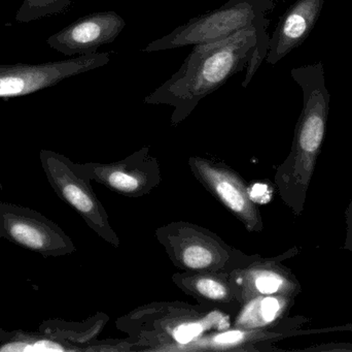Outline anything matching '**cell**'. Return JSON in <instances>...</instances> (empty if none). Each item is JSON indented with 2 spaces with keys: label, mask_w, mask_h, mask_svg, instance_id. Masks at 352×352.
I'll use <instances>...</instances> for the list:
<instances>
[{
  "label": "cell",
  "mask_w": 352,
  "mask_h": 352,
  "mask_svg": "<svg viewBox=\"0 0 352 352\" xmlns=\"http://www.w3.org/2000/svg\"><path fill=\"white\" fill-rule=\"evenodd\" d=\"M270 24V22L263 23ZM250 27L214 43L195 45L179 70L144 99L148 105L175 107L171 121L186 119L198 103L245 70L258 43L256 29Z\"/></svg>",
  "instance_id": "1"
},
{
  "label": "cell",
  "mask_w": 352,
  "mask_h": 352,
  "mask_svg": "<svg viewBox=\"0 0 352 352\" xmlns=\"http://www.w3.org/2000/svg\"><path fill=\"white\" fill-rule=\"evenodd\" d=\"M291 76L303 91V109L280 180L285 196H289L287 203L299 213L326 134L331 95L326 87L322 62L293 68Z\"/></svg>",
  "instance_id": "2"
},
{
  "label": "cell",
  "mask_w": 352,
  "mask_h": 352,
  "mask_svg": "<svg viewBox=\"0 0 352 352\" xmlns=\"http://www.w3.org/2000/svg\"><path fill=\"white\" fill-rule=\"evenodd\" d=\"M275 3L276 0H229L217 10L190 19L173 32L148 43L142 51H167L223 41L244 29L270 22L266 16Z\"/></svg>",
  "instance_id": "3"
},
{
  "label": "cell",
  "mask_w": 352,
  "mask_h": 352,
  "mask_svg": "<svg viewBox=\"0 0 352 352\" xmlns=\"http://www.w3.org/2000/svg\"><path fill=\"white\" fill-rule=\"evenodd\" d=\"M111 53H90L41 64H0V99L25 96L59 84L65 79L107 65Z\"/></svg>",
  "instance_id": "4"
},
{
  "label": "cell",
  "mask_w": 352,
  "mask_h": 352,
  "mask_svg": "<svg viewBox=\"0 0 352 352\" xmlns=\"http://www.w3.org/2000/svg\"><path fill=\"white\" fill-rule=\"evenodd\" d=\"M0 238L43 258L76 251L72 240L53 221L26 207L0 203Z\"/></svg>",
  "instance_id": "5"
},
{
  "label": "cell",
  "mask_w": 352,
  "mask_h": 352,
  "mask_svg": "<svg viewBox=\"0 0 352 352\" xmlns=\"http://www.w3.org/2000/svg\"><path fill=\"white\" fill-rule=\"evenodd\" d=\"M39 159L55 194L72 207L101 237L118 244L107 225L104 210L87 183L86 177L78 171L74 163L51 150H41Z\"/></svg>",
  "instance_id": "6"
},
{
  "label": "cell",
  "mask_w": 352,
  "mask_h": 352,
  "mask_svg": "<svg viewBox=\"0 0 352 352\" xmlns=\"http://www.w3.org/2000/svg\"><path fill=\"white\" fill-rule=\"evenodd\" d=\"M125 27L124 19L113 10L94 12L51 35L47 43L65 56L96 53L101 45L115 41Z\"/></svg>",
  "instance_id": "7"
},
{
  "label": "cell",
  "mask_w": 352,
  "mask_h": 352,
  "mask_svg": "<svg viewBox=\"0 0 352 352\" xmlns=\"http://www.w3.org/2000/svg\"><path fill=\"white\" fill-rule=\"evenodd\" d=\"M326 0H296L279 19L270 37L267 63H278L309 37L320 19Z\"/></svg>",
  "instance_id": "8"
},
{
  "label": "cell",
  "mask_w": 352,
  "mask_h": 352,
  "mask_svg": "<svg viewBox=\"0 0 352 352\" xmlns=\"http://www.w3.org/2000/svg\"><path fill=\"white\" fill-rule=\"evenodd\" d=\"M198 169L210 189L232 212L243 219L248 227H258L260 218L252 205L248 191L233 173L203 163H198Z\"/></svg>",
  "instance_id": "9"
},
{
  "label": "cell",
  "mask_w": 352,
  "mask_h": 352,
  "mask_svg": "<svg viewBox=\"0 0 352 352\" xmlns=\"http://www.w3.org/2000/svg\"><path fill=\"white\" fill-rule=\"evenodd\" d=\"M78 171L84 177L91 178L103 182L118 191L127 194H135L142 191L146 185V178L138 169H131L129 165L104 167L89 163L76 165Z\"/></svg>",
  "instance_id": "10"
},
{
  "label": "cell",
  "mask_w": 352,
  "mask_h": 352,
  "mask_svg": "<svg viewBox=\"0 0 352 352\" xmlns=\"http://www.w3.org/2000/svg\"><path fill=\"white\" fill-rule=\"evenodd\" d=\"M69 347L62 341L43 333L6 332L0 330V351L43 352L67 351Z\"/></svg>",
  "instance_id": "11"
},
{
  "label": "cell",
  "mask_w": 352,
  "mask_h": 352,
  "mask_svg": "<svg viewBox=\"0 0 352 352\" xmlns=\"http://www.w3.org/2000/svg\"><path fill=\"white\" fill-rule=\"evenodd\" d=\"M72 0H23L16 14L19 23H29L52 14L65 12Z\"/></svg>",
  "instance_id": "12"
},
{
  "label": "cell",
  "mask_w": 352,
  "mask_h": 352,
  "mask_svg": "<svg viewBox=\"0 0 352 352\" xmlns=\"http://www.w3.org/2000/svg\"><path fill=\"white\" fill-rule=\"evenodd\" d=\"M283 301L278 298L266 297L252 302L246 308L242 322L254 326H264L271 324L278 318L283 311Z\"/></svg>",
  "instance_id": "13"
},
{
  "label": "cell",
  "mask_w": 352,
  "mask_h": 352,
  "mask_svg": "<svg viewBox=\"0 0 352 352\" xmlns=\"http://www.w3.org/2000/svg\"><path fill=\"white\" fill-rule=\"evenodd\" d=\"M180 258L184 266L192 270H204L214 262L213 252L201 244H192L184 248L180 254Z\"/></svg>",
  "instance_id": "14"
},
{
  "label": "cell",
  "mask_w": 352,
  "mask_h": 352,
  "mask_svg": "<svg viewBox=\"0 0 352 352\" xmlns=\"http://www.w3.org/2000/svg\"><path fill=\"white\" fill-rule=\"evenodd\" d=\"M254 287L262 295H275L285 289L287 282L278 273L262 271L254 277Z\"/></svg>",
  "instance_id": "15"
},
{
  "label": "cell",
  "mask_w": 352,
  "mask_h": 352,
  "mask_svg": "<svg viewBox=\"0 0 352 352\" xmlns=\"http://www.w3.org/2000/svg\"><path fill=\"white\" fill-rule=\"evenodd\" d=\"M195 289L200 295L211 300H223L228 295L227 289L223 283L206 277L198 279L195 283Z\"/></svg>",
  "instance_id": "16"
},
{
  "label": "cell",
  "mask_w": 352,
  "mask_h": 352,
  "mask_svg": "<svg viewBox=\"0 0 352 352\" xmlns=\"http://www.w3.org/2000/svg\"><path fill=\"white\" fill-rule=\"evenodd\" d=\"M210 324L202 322H188L177 327L173 332V337L180 344H188L202 334L203 331L206 330Z\"/></svg>",
  "instance_id": "17"
},
{
  "label": "cell",
  "mask_w": 352,
  "mask_h": 352,
  "mask_svg": "<svg viewBox=\"0 0 352 352\" xmlns=\"http://www.w3.org/2000/svg\"><path fill=\"white\" fill-rule=\"evenodd\" d=\"M248 196L252 202L264 204L270 198V191H269L268 186L264 185V184H256L254 187H252V189L248 190Z\"/></svg>",
  "instance_id": "18"
},
{
  "label": "cell",
  "mask_w": 352,
  "mask_h": 352,
  "mask_svg": "<svg viewBox=\"0 0 352 352\" xmlns=\"http://www.w3.org/2000/svg\"><path fill=\"white\" fill-rule=\"evenodd\" d=\"M243 338V333L239 331H231V332L223 333V334L217 335L215 337V342L221 344H234V343L240 342Z\"/></svg>",
  "instance_id": "19"
},
{
  "label": "cell",
  "mask_w": 352,
  "mask_h": 352,
  "mask_svg": "<svg viewBox=\"0 0 352 352\" xmlns=\"http://www.w3.org/2000/svg\"><path fill=\"white\" fill-rule=\"evenodd\" d=\"M349 235H347L346 246L352 249V205L349 210Z\"/></svg>",
  "instance_id": "20"
}]
</instances>
